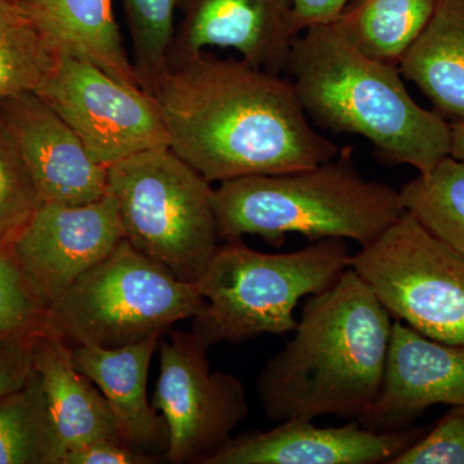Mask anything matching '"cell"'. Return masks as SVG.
Wrapping results in <instances>:
<instances>
[{
    "instance_id": "obj_1",
    "label": "cell",
    "mask_w": 464,
    "mask_h": 464,
    "mask_svg": "<svg viewBox=\"0 0 464 464\" xmlns=\"http://www.w3.org/2000/svg\"><path fill=\"white\" fill-rule=\"evenodd\" d=\"M169 149L208 182L295 172L340 148L311 124L289 78L206 52L169 67L154 94Z\"/></svg>"
},
{
    "instance_id": "obj_2",
    "label": "cell",
    "mask_w": 464,
    "mask_h": 464,
    "mask_svg": "<svg viewBox=\"0 0 464 464\" xmlns=\"http://www.w3.org/2000/svg\"><path fill=\"white\" fill-rule=\"evenodd\" d=\"M392 322L351 267L331 288L310 295L295 337L256 382L266 417L277 423L322 415L362 420L380 395Z\"/></svg>"
},
{
    "instance_id": "obj_3",
    "label": "cell",
    "mask_w": 464,
    "mask_h": 464,
    "mask_svg": "<svg viewBox=\"0 0 464 464\" xmlns=\"http://www.w3.org/2000/svg\"><path fill=\"white\" fill-rule=\"evenodd\" d=\"M285 72L314 124L362 137L382 160L427 173L450 155V121L415 102L399 66L369 57L334 23L299 34Z\"/></svg>"
},
{
    "instance_id": "obj_4",
    "label": "cell",
    "mask_w": 464,
    "mask_h": 464,
    "mask_svg": "<svg viewBox=\"0 0 464 464\" xmlns=\"http://www.w3.org/2000/svg\"><path fill=\"white\" fill-rule=\"evenodd\" d=\"M213 207L219 241L253 235L276 248L288 234L368 246L406 212L400 191L357 170L353 146L306 169L221 182Z\"/></svg>"
},
{
    "instance_id": "obj_5",
    "label": "cell",
    "mask_w": 464,
    "mask_h": 464,
    "mask_svg": "<svg viewBox=\"0 0 464 464\" xmlns=\"http://www.w3.org/2000/svg\"><path fill=\"white\" fill-rule=\"evenodd\" d=\"M346 240L329 237L290 253H265L241 240L217 246L197 285L206 304L191 332L212 347L295 332L299 299L331 288L350 267Z\"/></svg>"
},
{
    "instance_id": "obj_6",
    "label": "cell",
    "mask_w": 464,
    "mask_h": 464,
    "mask_svg": "<svg viewBox=\"0 0 464 464\" xmlns=\"http://www.w3.org/2000/svg\"><path fill=\"white\" fill-rule=\"evenodd\" d=\"M206 304L197 284L121 240L47 308L45 333L74 346L118 348L163 337Z\"/></svg>"
},
{
    "instance_id": "obj_7",
    "label": "cell",
    "mask_w": 464,
    "mask_h": 464,
    "mask_svg": "<svg viewBox=\"0 0 464 464\" xmlns=\"http://www.w3.org/2000/svg\"><path fill=\"white\" fill-rule=\"evenodd\" d=\"M212 183L169 148L108 168L124 239L182 282L197 284L219 246Z\"/></svg>"
},
{
    "instance_id": "obj_8",
    "label": "cell",
    "mask_w": 464,
    "mask_h": 464,
    "mask_svg": "<svg viewBox=\"0 0 464 464\" xmlns=\"http://www.w3.org/2000/svg\"><path fill=\"white\" fill-rule=\"evenodd\" d=\"M360 275L392 319L464 346V257L405 212L355 255Z\"/></svg>"
},
{
    "instance_id": "obj_9",
    "label": "cell",
    "mask_w": 464,
    "mask_h": 464,
    "mask_svg": "<svg viewBox=\"0 0 464 464\" xmlns=\"http://www.w3.org/2000/svg\"><path fill=\"white\" fill-rule=\"evenodd\" d=\"M158 350L160 372L151 404L166 418L172 464H207L249 413L239 378L210 371L209 346L192 332H168Z\"/></svg>"
},
{
    "instance_id": "obj_10",
    "label": "cell",
    "mask_w": 464,
    "mask_h": 464,
    "mask_svg": "<svg viewBox=\"0 0 464 464\" xmlns=\"http://www.w3.org/2000/svg\"><path fill=\"white\" fill-rule=\"evenodd\" d=\"M34 92L74 130L101 166H114L146 150L169 148L157 99L85 61L57 56Z\"/></svg>"
},
{
    "instance_id": "obj_11",
    "label": "cell",
    "mask_w": 464,
    "mask_h": 464,
    "mask_svg": "<svg viewBox=\"0 0 464 464\" xmlns=\"http://www.w3.org/2000/svg\"><path fill=\"white\" fill-rule=\"evenodd\" d=\"M124 239L115 200L43 203L9 243L21 270L45 307Z\"/></svg>"
},
{
    "instance_id": "obj_12",
    "label": "cell",
    "mask_w": 464,
    "mask_h": 464,
    "mask_svg": "<svg viewBox=\"0 0 464 464\" xmlns=\"http://www.w3.org/2000/svg\"><path fill=\"white\" fill-rule=\"evenodd\" d=\"M169 67L207 48H231L248 65L282 74L298 36L290 0H179Z\"/></svg>"
},
{
    "instance_id": "obj_13",
    "label": "cell",
    "mask_w": 464,
    "mask_h": 464,
    "mask_svg": "<svg viewBox=\"0 0 464 464\" xmlns=\"http://www.w3.org/2000/svg\"><path fill=\"white\" fill-rule=\"evenodd\" d=\"M43 203H91L108 192V168L91 157L72 127L34 91L0 102Z\"/></svg>"
},
{
    "instance_id": "obj_14",
    "label": "cell",
    "mask_w": 464,
    "mask_h": 464,
    "mask_svg": "<svg viewBox=\"0 0 464 464\" xmlns=\"http://www.w3.org/2000/svg\"><path fill=\"white\" fill-rule=\"evenodd\" d=\"M438 404L464 406V346L393 319L380 395L359 423L375 432L399 431Z\"/></svg>"
},
{
    "instance_id": "obj_15",
    "label": "cell",
    "mask_w": 464,
    "mask_h": 464,
    "mask_svg": "<svg viewBox=\"0 0 464 464\" xmlns=\"http://www.w3.org/2000/svg\"><path fill=\"white\" fill-rule=\"evenodd\" d=\"M424 432L415 427L375 432L359 420L319 427L311 420L292 418L268 431L232 436L207 464H389Z\"/></svg>"
},
{
    "instance_id": "obj_16",
    "label": "cell",
    "mask_w": 464,
    "mask_h": 464,
    "mask_svg": "<svg viewBox=\"0 0 464 464\" xmlns=\"http://www.w3.org/2000/svg\"><path fill=\"white\" fill-rule=\"evenodd\" d=\"M159 337L118 348L72 347L75 368L108 400L119 438L139 453L166 459L169 429L148 398L149 369Z\"/></svg>"
},
{
    "instance_id": "obj_17",
    "label": "cell",
    "mask_w": 464,
    "mask_h": 464,
    "mask_svg": "<svg viewBox=\"0 0 464 464\" xmlns=\"http://www.w3.org/2000/svg\"><path fill=\"white\" fill-rule=\"evenodd\" d=\"M56 56L85 61L121 83L141 88L128 57L111 0L20 2Z\"/></svg>"
},
{
    "instance_id": "obj_18",
    "label": "cell",
    "mask_w": 464,
    "mask_h": 464,
    "mask_svg": "<svg viewBox=\"0 0 464 464\" xmlns=\"http://www.w3.org/2000/svg\"><path fill=\"white\" fill-rule=\"evenodd\" d=\"M33 365L66 453L103 440L121 442L108 400L75 368L69 344L39 333L33 342Z\"/></svg>"
},
{
    "instance_id": "obj_19",
    "label": "cell",
    "mask_w": 464,
    "mask_h": 464,
    "mask_svg": "<svg viewBox=\"0 0 464 464\" xmlns=\"http://www.w3.org/2000/svg\"><path fill=\"white\" fill-rule=\"evenodd\" d=\"M399 70L442 118L464 119V0H438Z\"/></svg>"
},
{
    "instance_id": "obj_20",
    "label": "cell",
    "mask_w": 464,
    "mask_h": 464,
    "mask_svg": "<svg viewBox=\"0 0 464 464\" xmlns=\"http://www.w3.org/2000/svg\"><path fill=\"white\" fill-rule=\"evenodd\" d=\"M438 0H351L335 21L369 57L399 66L429 25Z\"/></svg>"
},
{
    "instance_id": "obj_21",
    "label": "cell",
    "mask_w": 464,
    "mask_h": 464,
    "mask_svg": "<svg viewBox=\"0 0 464 464\" xmlns=\"http://www.w3.org/2000/svg\"><path fill=\"white\" fill-rule=\"evenodd\" d=\"M65 454L34 369L20 390L0 399V464H63Z\"/></svg>"
},
{
    "instance_id": "obj_22",
    "label": "cell",
    "mask_w": 464,
    "mask_h": 464,
    "mask_svg": "<svg viewBox=\"0 0 464 464\" xmlns=\"http://www.w3.org/2000/svg\"><path fill=\"white\" fill-rule=\"evenodd\" d=\"M406 212L464 257V161L442 159L400 190Z\"/></svg>"
},
{
    "instance_id": "obj_23",
    "label": "cell",
    "mask_w": 464,
    "mask_h": 464,
    "mask_svg": "<svg viewBox=\"0 0 464 464\" xmlns=\"http://www.w3.org/2000/svg\"><path fill=\"white\" fill-rule=\"evenodd\" d=\"M56 58L21 3L0 0V102L35 91Z\"/></svg>"
},
{
    "instance_id": "obj_24",
    "label": "cell",
    "mask_w": 464,
    "mask_h": 464,
    "mask_svg": "<svg viewBox=\"0 0 464 464\" xmlns=\"http://www.w3.org/2000/svg\"><path fill=\"white\" fill-rule=\"evenodd\" d=\"M133 44V65L143 91L154 96L169 70L179 0H123Z\"/></svg>"
},
{
    "instance_id": "obj_25",
    "label": "cell",
    "mask_w": 464,
    "mask_h": 464,
    "mask_svg": "<svg viewBox=\"0 0 464 464\" xmlns=\"http://www.w3.org/2000/svg\"><path fill=\"white\" fill-rule=\"evenodd\" d=\"M43 201L14 136L0 118V244H9Z\"/></svg>"
},
{
    "instance_id": "obj_26",
    "label": "cell",
    "mask_w": 464,
    "mask_h": 464,
    "mask_svg": "<svg viewBox=\"0 0 464 464\" xmlns=\"http://www.w3.org/2000/svg\"><path fill=\"white\" fill-rule=\"evenodd\" d=\"M45 314L11 246L0 244V335L45 332Z\"/></svg>"
},
{
    "instance_id": "obj_27",
    "label": "cell",
    "mask_w": 464,
    "mask_h": 464,
    "mask_svg": "<svg viewBox=\"0 0 464 464\" xmlns=\"http://www.w3.org/2000/svg\"><path fill=\"white\" fill-rule=\"evenodd\" d=\"M389 464H464V406H453Z\"/></svg>"
},
{
    "instance_id": "obj_28",
    "label": "cell",
    "mask_w": 464,
    "mask_h": 464,
    "mask_svg": "<svg viewBox=\"0 0 464 464\" xmlns=\"http://www.w3.org/2000/svg\"><path fill=\"white\" fill-rule=\"evenodd\" d=\"M36 334L0 335V399L20 390L32 375Z\"/></svg>"
},
{
    "instance_id": "obj_29",
    "label": "cell",
    "mask_w": 464,
    "mask_h": 464,
    "mask_svg": "<svg viewBox=\"0 0 464 464\" xmlns=\"http://www.w3.org/2000/svg\"><path fill=\"white\" fill-rule=\"evenodd\" d=\"M160 458L134 451L123 442L103 440L67 451L63 464H154Z\"/></svg>"
},
{
    "instance_id": "obj_30",
    "label": "cell",
    "mask_w": 464,
    "mask_h": 464,
    "mask_svg": "<svg viewBox=\"0 0 464 464\" xmlns=\"http://www.w3.org/2000/svg\"><path fill=\"white\" fill-rule=\"evenodd\" d=\"M298 35L310 27L335 23L351 0H290Z\"/></svg>"
},
{
    "instance_id": "obj_31",
    "label": "cell",
    "mask_w": 464,
    "mask_h": 464,
    "mask_svg": "<svg viewBox=\"0 0 464 464\" xmlns=\"http://www.w3.org/2000/svg\"><path fill=\"white\" fill-rule=\"evenodd\" d=\"M450 157L464 161V119L450 121Z\"/></svg>"
},
{
    "instance_id": "obj_32",
    "label": "cell",
    "mask_w": 464,
    "mask_h": 464,
    "mask_svg": "<svg viewBox=\"0 0 464 464\" xmlns=\"http://www.w3.org/2000/svg\"><path fill=\"white\" fill-rule=\"evenodd\" d=\"M16 2H23V0H16Z\"/></svg>"
}]
</instances>
